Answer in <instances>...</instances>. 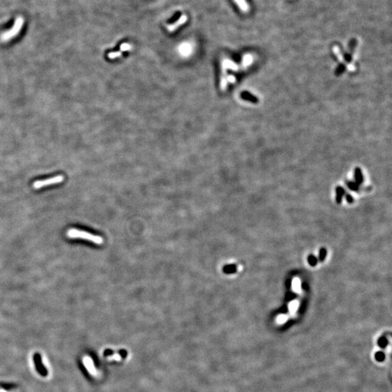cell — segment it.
I'll return each instance as SVG.
<instances>
[{
  "mask_svg": "<svg viewBox=\"0 0 392 392\" xmlns=\"http://www.w3.org/2000/svg\"><path fill=\"white\" fill-rule=\"evenodd\" d=\"M66 234L70 238H80V239L86 240L97 245H102L104 242L103 238L99 235H94L90 232L77 229H73V228L69 229Z\"/></svg>",
  "mask_w": 392,
  "mask_h": 392,
  "instance_id": "cell-1",
  "label": "cell"
},
{
  "mask_svg": "<svg viewBox=\"0 0 392 392\" xmlns=\"http://www.w3.org/2000/svg\"><path fill=\"white\" fill-rule=\"evenodd\" d=\"M63 181H64V177L63 176V175H58V176L53 177H52V178L47 179V180L35 181L33 184V188L36 189L37 190V189L43 188V187L59 184V183L63 182Z\"/></svg>",
  "mask_w": 392,
  "mask_h": 392,
  "instance_id": "cell-2",
  "label": "cell"
},
{
  "mask_svg": "<svg viewBox=\"0 0 392 392\" xmlns=\"http://www.w3.org/2000/svg\"><path fill=\"white\" fill-rule=\"evenodd\" d=\"M21 26H22V21H17L14 25V27L10 31H7V32L2 34L1 38L2 39V41H5V42L9 41L11 39H13V37L16 36L17 33H19L20 30H21Z\"/></svg>",
  "mask_w": 392,
  "mask_h": 392,
  "instance_id": "cell-3",
  "label": "cell"
},
{
  "mask_svg": "<svg viewBox=\"0 0 392 392\" xmlns=\"http://www.w3.org/2000/svg\"><path fill=\"white\" fill-rule=\"evenodd\" d=\"M187 21H188V17H187V15H182L180 18L177 20L176 22L172 23V24L168 25V26H167V30H168L170 33L174 32V31H176L177 29L180 28L181 25H184L185 23L187 22Z\"/></svg>",
  "mask_w": 392,
  "mask_h": 392,
  "instance_id": "cell-4",
  "label": "cell"
},
{
  "mask_svg": "<svg viewBox=\"0 0 392 392\" xmlns=\"http://www.w3.org/2000/svg\"><path fill=\"white\" fill-rule=\"evenodd\" d=\"M34 362H35V364H36V367L37 368V370L39 371V373L40 374H42V375H47V370L45 369L44 366H43V364H42V360H41V356L39 355V354H36L34 355Z\"/></svg>",
  "mask_w": 392,
  "mask_h": 392,
  "instance_id": "cell-5",
  "label": "cell"
},
{
  "mask_svg": "<svg viewBox=\"0 0 392 392\" xmlns=\"http://www.w3.org/2000/svg\"><path fill=\"white\" fill-rule=\"evenodd\" d=\"M241 97L243 98V100H248V101L253 102V103H257L258 101H259V100H258V98L257 97H255V96L253 95V94H251L249 92H242Z\"/></svg>",
  "mask_w": 392,
  "mask_h": 392,
  "instance_id": "cell-6",
  "label": "cell"
},
{
  "mask_svg": "<svg viewBox=\"0 0 392 392\" xmlns=\"http://www.w3.org/2000/svg\"><path fill=\"white\" fill-rule=\"evenodd\" d=\"M192 51V47L189 43L186 42L184 44H181L180 47V52L183 55H190V53Z\"/></svg>",
  "mask_w": 392,
  "mask_h": 392,
  "instance_id": "cell-7",
  "label": "cell"
},
{
  "mask_svg": "<svg viewBox=\"0 0 392 392\" xmlns=\"http://www.w3.org/2000/svg\"><path fill=\"white\" fill-rule=\"evenodd\" d=\"M235 2L239 7L240 10L243 13H247L249 10V6L246 3L245 0H234Z\"/></svg>",
  "mask_w": 392,
  "mask_h": 392,
  "instance_id": "cell-8",
  "label": "cell"
},
{
  "mask_svg": "<svg viewBox=\"0 0 392 392\" xmlns=\"http://www.w3.org/2000/svg\"><path fill=\"white\" fill-rule=\"evenodd\" d=\"M354 177H355L356 183L358 185L362 184L363 182V177H362V171L360 168H356L354 171Z\"/></svg>",
  "mask_w": 392,
  "mask_h": 392,
  "instance_id": "cell-9",
  "label": "cell"
},
{
  "mask_svg": "<svg viewBox=\"0 0 392 392\" xmlns=\"http://www.w3.org/2000/svg\"><path fill=\"white\" fill-rule=\"evenodd\" d=\"M345 194V191L344 188L341 187H337L336 188V202L338 204H341L342 200V198L344 195Z\"/></svg>",
  "mask_w": 392,
  "mask_h": 392,
  "instance_id": "cell-10",
  "label": "cell"
},
{
  "mask_svg": "<svg viewBox=\"0 0 392 392\" xmlns=\"http://www.w3.org/2000/svg\"><path fill=\"white\" fill-rule=\"evenodd\" d=\"M293 288L295 292H299L300 290V281L299 279H294L293 282Z\"/></svg>",
  "mask_w": 392,
  "mask_h": 392,
  "instance_id": "cell-11",
  "label": "cell"
},
{
  "mask_svg": "<svg viewBox=\"0 0 392 392\" xmlns=\"http://www.w3.org/2000/svg\"><path fill=\"white\" fill-rule=\"evenodd\" d=\"M346 70V66H344V64L339 65L336 70V76H340V75H341L344 72V70Z\"/></svg>",
  "mask_w": 392,
  "mask_h": 392,
  "instance_id": "cell-12",
  "label": "cell"
},
{
  "mask_svg": "<svg viewBox=\"0 0 392 392\" xmlns=\"http://www.w3.org/2000/svg\"><path fill=\"white\" fill-rule=\"evenodd\" d=\"M308 262L311 266L314 267L318 263V259H317V258L314 256L310 255L308 257Z\"/></svg>",
  "mask_w": 392,
  "mask_h": 392,
  "instance_id": "cell-13",
  "label": "cell"
},
{
  "mask_svg": "<svg viewBox=\"0 0 392 392\" xmlns=\"http://www.w3.org/2000/svg\"><path fill=\"white\" fill-rule=\"evenodd\" d=\"M347 186L348 187V188L352 190H354V191L359 190V186H358V185L356 184V182H347Z\"/></svg>",
  "mask_w": 392,
  "mask_h": 392,
  "instance_id": "cell-14",
  "label": "cell"
},
{
  "mask_svg": "<svg viewBox=\"0 0 392 392\" xmlns=\"http://www.w3.org/2000/svg\"><path fill=\"white\" fill-rule=\"evenodd\" d=\"M298 306H299V304H298V302H297V301H293V302H291V304H290V306H289V309H290V311H291V312L293 313V312H295V311H296L297 308H298Z\"/></svg>",
  "mask_w": 392,
  "mask_h": 392,
  "instance_id": "cell-15",
  "label": "cell"
},
{
  "mask_svg": "<svg viewBox=\"0 0 392 392\" xmlns=\"http://www.w3.org/2000/svg\"><path fill=\"white\" fill-rule=\"evenodd\" d=\"M122 55L121 52H110L109 54L108 55V57L110 59H115L116 58H119V57H121Z\"/></svg>",
  "mask_w": 392,
  "mask_h": 392,
  "instance_id": "cell-16",
  "label": "cell"
},
{
  "mask_svg": "<svg viewBox=\"0 0 392 392\" xmlns=\"http://www.w3.org/2000/svg\"><path fill=\"white\" fill-rule=\"evenodd\" d=\"M326 254H327V251L325 249H321L320 251V254H319V259H320V261H323L325 259L326 257Z\"/></svg>",
  "mask_w": 392,
  "mask_h": 392,
  "instance_id": "cell-17",
  "label": "cell"
},
{
  "mask_svg": "<svg viewBox=\"0 0 392 392\" xmlns=\"http://www.w3.org/2000/svg\"><path fill=\"white\" fill-rule=\"evenodd\" d=\"M132 48V46L128 44V43H124L121 45V52H124V51H128L130 50Z\"/></svg>",
  "mask_w": 392,
  "mask_h": 392,
  "instance_id": "cell-18",
  "label": "cell"
},
{
  "mask_svg": "<svg viewBox=\"0 0 392 392\" xmlns=\"http://www.w3.org/2000/svg\"><path fill=\"white\" fill-rule=\"evenodd\" d=\"M287 320V317L285 315H280L278 318H277V322L281 324V323H284L285 321Z\"/></svg>",
  "mask_w": 392,
  "mask_h": 392,
  "instance_id": "cell-19",
  "label": "cell"
},
{
  "mask_svg": "<svg viewBox=\"0 0 392 392\" xmlns=\"http://www.w3.org/2000/svg\"><path fill=\"white\" fill-rule=\"evenodd\" d=\"M346 200H347V202L349 203V204H352V203L354 202V198H352V196H350L349 194H346Z\"/></svg>",
  "mask_w": 392,
  "mask_h": 392,
  "instance_id": "cell-20",
  "label": "cell"
},
{
  "mask_svg": "<svg viewBox=\"0 0 392 392\" xmlns=\"http://www.w3.org/2000/svg\"><path fill=\"white\" fill-rule=\"evenodd\" d=\"M355 46H356V41L354 40V39H353V40H352V42H351L350 44H349V47H350L351 51H352V52H353L354 49V47H355Z\"/></svg>",
  "mask_w": 392,
  "mask_h": 392,
  "instance_id": "cell-21",
  "label": "cell"
},
{
  "mask_svg": "<svg viewBox=\"0 0 392 392\" xmlns=\"http://www.w3.org/2000/svg\"><path fill=\"white\" fill-rule=\"evenodd\" d=\"M344 59H345L346 61H347L348 63H350L351 61H352V56H351V55L346 54L345 55H344Z\"/></svg>",
  "mask_w": 392,
  "mask_h": 392,
  "instance_id": "cell-22",
  "label": "cell"
},
{
  "mask_svg": "<svg viewBox=\"0 0 392 392\" xmlns=\"http://www.w3.org/2000/svg\"><path fill=\"white\" fill-rule=\"evenodd\" d=\"M113 360H121V356L119 355V354H115V355L111 356Z\"/></svg>",
  "mask_w": 392,
  "mask_h": 392,
  "instance_id": "cell-23",
  "label": "cell"
},
{
  "mask_svg": "<svg viewBox=\"0 0 392 392\" xmlns=\"http://www.w3.org/2000/svg\"><path fill=\"white\" fill-rule=\"evenodd\" d=\"M294 297H295V295H293V293H289L287 295L286 299H288V300H291V299H293V298H294Z\"/></svg>",
  "mask_w": 392,
  "mask_h": 392,
  "instance_id": "cell-24",
  "label": "cell"
},
{
  "mask_svg": "<svg viewBox=\"0 0 392 392\" xmlns=\"http://www.w3.org/2000/svg\"><path fill=\"white\" fill-rule=\"evenodd\" d=\"M291 281H290V280L287 281V283H286V285H287V287H290V286H291Z\"/></svg>",
  "mask_w": 392,
  "mask_h": 392,
  "instance_id": "cell-25",
  "label": "cell"
}]
</instances>
